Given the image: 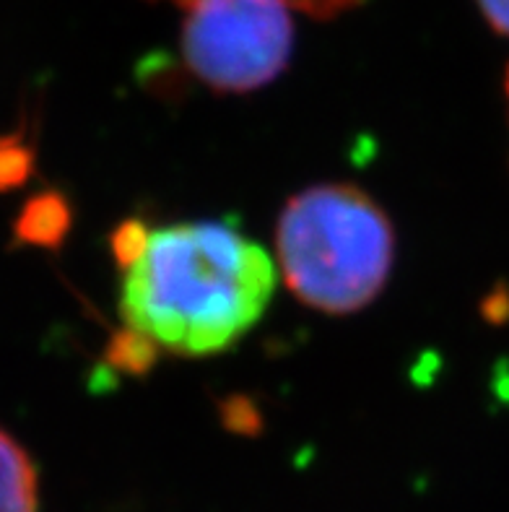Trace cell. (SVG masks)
<instances>
[{"mask_svg":"<svg viewBox=\"0 0 509 512\" xmlns=\"http://www.w3.org/2000/svg\"><path fill=\"white\" fill-rule=\"evenodd\" d=\"M130 362L164 351L211 357L258 325L276 292V266L224 221L149 227L125 221L112 237Z\"/></svg>","mask_w":509,"mask_h":512,"instance_id":"1","label":"cell"},{"mask_svg":"<svg viewBox=\"0 0 509 512\" xmlns=\"http://www.w3.org/2000/svg\"><path fill=\"white\" fill-rule=\"evenodd\" d=\"M278 266L291 294L312 310L348 315L390 279L395 232L354 185H312L286 203L276 232Z\"/></svg>","mask_w":509,"mask_h":512,"instance_id":"2","label":"cell"},{"mask_svg":"<svg viewBox=\"0 0 509 512\" xmlns=\"http://www.w3.org/2000/svg\"><path fill=\"white\" fill-rule=\"evenodd\" d=\"M286 0H190L182 58L198 81L242 94L271 84L294 47Z\"/></svg>","mask_w":509,"mask_h":512,"instance_id":"3","label":"cell"},{"mask_svg":"<svg viewBox=\"0 0 509 512\" xmlns=\"http://www.w3.org/2000/svg\"><path fill=\"white\" fill-rule=\"evenodd\" d=\"M0 512H37V471L19 442L0 429Z\"/></svg>","mask_w":509,"mask_h":512,"instance_id":"4","label":"cell"},{"mask_svg":"<svg viewBox=\"0 0 509 512\" xmlns=\"http://www.w3.org/2000/svg\"><path fill=\"white\" fill-rule=\"evenodd\" d=\"M180 6H187L190 0H174ZM291 8H299V11L310 13V16H320V19H328V16H336V13L348 11V8L359 6L361 0H286Z\"/></svg>","mask_w":509,"mask_h":512,"instance_id":"5","label":"cell"},{"mask_svg":"<svg viewBox=\"0 0 509 512\" xmlns=\"http://www.w3.org/2000/svg\"><path fill=\"white\" fill-rule=\"evenodd\" d=\"M491 29L509 37V0H476Z\"/></svg>","mask_w":509,"mask_h":512,"instance_id":"6","label":"cell"},{"mask_svg":"<svg viewBox=\"0 0 509 512\" xmlns=\"http://www.w3.org/2000/svg\"><path fill=\"white\" fill-rule=\"evenodd\" d=\"M507 97H509V68H507Z\"/></svg>","mask_w":509,"mask_h":512,"instance_id":"7","label":"cell"}]
</instances>
